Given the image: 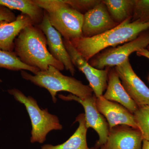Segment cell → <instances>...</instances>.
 Wrapping results in <instances>:
<instances>
[{
	"label": "cell",
	"mask_w": 149,
	"mask_h": 149,
	"mask_svg": "<svg viewBox=\"0 0 149 149\" xmlns=\"http://www.w3.org/2000/svg\"><path fill=\"white\" fill-rule=\"evenodd\" d=\"M137 55L139 56H143L149 59V51L146 49H141L136 52Z\"/></svg>",
	"instance_id": "cell-24"
},
{
	"label": "cell",
	"mask_w": 149,
	"mask_h": 149,
	"mask_svg": "<svg viewBox=\"0 0 149 149\" xmlns=\"http://www.w3.org/2000/svg\"><path fill=\"white\" fill-rule=\"evenodd\" d=\"M141 149H149V141L143 140Z\"/></svg>",
	"instance_id": "cell-25"
},
{
	"label": "cell",
	"mask_w": 149,
	"mask_h": 149,
	"mask_svg": "<svg viewBox=\"0 0 149 149\" xmlns=\"http://www.w3.org/2000/svg\"><path fill=\"white\" fill-rule=\"evenodd\" d=\"M2 82V81L1 80V79H0V83H1V82Z\"/></svg>",
	"instance_id": "cell-28"
},
{
	"label": "cell",
	"mask_w": 149,
	"mask_h": 149,
	"mask_svg": "<svg viewBox=\"0 0 149 149\" xmlns=\"http://www.w3.org/2000/svg\"><path fill=\"white\" fill-rule=\"evenodd\" d=\"M147 48H148V49H148V50L149 51V45L148 46V47H147Z\"/></svg>",
	"instance_id": "cell-26"
},
{
	"label": "cell",
	"mask_w": 149,
	"mask_h": 149,
	"mask_svg": "<svg viewBox=\"0 0 149 149\" xmlns=\"http://www.w3.org/2000/svg\"><path fill=\"white\" fill-rule=\"evenodd\" d=\"M0 5L21 12L29 16L35 25H39L44 18L45 10L34 0H0Z\"/></svg>",
	"instance_id": "cell-17"
},
{
	"label": "cell",
	"mask_w": 149,
	"mask_h": 149,
	"mask_svg": "<svg viewBox=\"0 0 149 149\" xmlns=\"http://www.w3.org/2000/svg\"><path fill=\"white\" fill-rule=\"evenodd\" d=\"M115 70L123 88L137 105H149V88L134 72L129 59Z\"/></svg>",
	"instance_id": "cell-9"
},
{
	"label": "cell",
	"mask_w": 149,
	"mask_h": 149,
	"mask_svg": "<svg viewBox=\"0 0 149 149\" xmlns=\"http://www.w3.org/2000/svg\"><path fill=\"white\" fill-rule=\"evenodd\" d=\"M131 21L149 22V0H135Z\"/></svg>",
	"instance_id": "cell-21"
},
{
	"label": "cell",
	"mask_w": 149,
	"mask_h": 149,
	"mask_svg": "<svg viewBox=\"0 0 149 149\" xmlns=\"http://www.w3.org/2000/svg\"><path fill=\"white\" fill-rule=\"evenodd\" d=\"M96 103L99 111L106 118L109 130L123 125L138 129L133 113L120 104L108 100L103 96L96 98Z\"/></svg>",
	"instance_id": "cell-13"
},
{
	"label": "cell",
	"mask_w": 149,
	"mask_h": 149,
	"mask_svg": "<svg viewBox=\"0 0 149 149\" xmlns=\"http://www.w3.org/2000/svg\"><path fill=\"white\" fill-rule=\"evenodd\" d=\"M60 99L65 101H74L82 105L85 110V124L87 128H92L99 136L95 148L97 149L106 143L109 133L108 123L100 112L96 106V97L95 95L80 98L72 94L67 96L59 95Z\"/></svg>",
	"instance_id": "cell-7"
},
{
	"label": "cell",
	"mask_w": 149,
	"mask_h": 149,
	"mask_svg": "<svg viewBox=\"0 0 149 149\" xmlns=\"http://www.w3.org/2000/svg\"><path fill=\"white\" fill-rule=\"evenodd\" d=\"M17 16L12 10L0 5V22H12L16 19Z\"/></svg>",
	"instance_id": "cell-23"
},
{
	"label": "cell",
	"mask_w": 149,
	"mask_h": 149,
	"mask_svg": "<svg viewBox=\"0 0 149 149\" xmlns=\"http://www.w3.org/2000/svg\"><path fill=\"white\" fill-rule=\"evenodd\" d=\"M21 75L24 80L47 90L54 103L57 102L58 93L62 91L69 92L80 98L93 95V90L89 85H84L74 77L64 75L51 65L47 70L40 71L35 74L21 70Z\"/></svg>",
	"instance_id": "cell-3"
},
{
	"label": "cell",
	"mask_w": 149,
	"mask_h": 149,
	"mask_svg": "<svg viewBox=\"0 0 149 149\" xmlns=\"http://www.w3.org/2000/svg\"><path fill=\"white\" fill-rule=\"evenodd\" d=\"M143 136L139 129L118 125L109 130L106 143L100 149H141Z\"/></svg>",
	"instance_id": "cell-12"
},
{
	"label": "cell",
	"mask_w": 149,
	"mask_h": 149,
	"mask_svg": "<svg viewBox=\"0 0 149 149\" xmlns=\"http://www.w3.org/2000/svg\"><path fill=\"white\" fill-rule=\"evenodd\" d=\"M8 92L26 108L32 124L31 143H43L51 131L62 129V125L57 116L49 113L47 108L41 109L33 97L25 96L21 91L15 88L9 89Z\"/></svg>",
	"instance_id": "cell-5"
},
{
	"label": "cell",
	"mask_w": 149,
	"mask_h": 149,
	"mask_svg": "<svg viewBox=\"0 0 149 149\" xmlns=\"http://www.w3.org/2000/svg\"><path fill=\"white\" fill-rule=\"evenodd\" d=\"M103 97L108 100L120 104L133 114L139 108L123 88L115 69L109 70L107 86Z\"/></svg>",
	"instance_id": "cell-15"
},
{
	"label": "cell",
	"mask_w": 149,
	"mask_h": 149,
	"mask_svg": "<svg viewBox=\"0 0 149 149\" xmlns=\"http://www.w3.org/2000/svg\"><path fill=\"white\" fill-rule=\"evenodd\" d=\"M133 114L143 140L149 141V105L139 107Z\"/></svg>",
	"instance_id": "cell-20"
},
{
	"label": "cell",
	"mask_w": 149,
	"mask_h": 149,
	"mask_svg": "<svg viewBox=\"0 0 149 149\" xmlns=\"http://www.w3.org/2000/svg\"><path fill=\"white\" fill-rule=\"evenodd\" d=\"M75 121L79 123L78 128L67 141L56 146L45 144L41 147V149H91L88 148L87 144L88 129L85 124V114H79Z\"/></svg>",
	"instance_id": "cell-16"
},
{
	"label": "cell",
	"mask_w": 149,
	"mask_h": 149,
	"mask_svg": "<svg viewBox=\"0 0 149 149\" xmlns=\"http://www.w3.org/2000/svg\"><path fill=\"white\" fill-rule=\"evenodd\" d=\"M32 24L34 25L30 17L22 13L12 22H0V50L13 52L16 37L22 29Z\"/></svg>",
	"instance_id": "cell-14"
},
{
	"label": "cell",
	"mask_w": 149,
	"mask_h": 149,
	"mask_svg": "<svg viewBox=\"0 0 149 149\" xmlns=\"http://www.w3.org/2000/svg\"><path fill=\"white\" fill-rule=\"evenodd\" d=\"M110 15L119 24L129 18H132L135 0H104Z\"/></svg>",
	"instance_id": "cell-18"
},
{
	"label": "cell",
	"mask_w": 149,
	"mask_h": 149,
	"mask_svg": "<svg viewBox=\"0 0 149 149\" xmlns=\"http://www.w3.org/2000/svg\"><path fill=\"white\" fill-rule=\"evenodd\" d=\"M14 52L24 64L40 71L50 65L60 71L65 68L50 53L45 35L38 25L32 24L22 30L15 41Z\"/></svg>",
	"instance_id": "cell-2"
},
{
	"label": "cell",
	"mask_w": 149,
	"mask_h": 149,
	"mask_svg": "<svg viewBox=\"0 0 149 149\" xmlns=\"http://www.w3.org/2000/svg\"><path fill=\"white\" fill-rule=\"evenodd\" d=\"M118 24L112 18L105 5L101 1L84 14L83 37L97 36L114 28Z\"/></svg>",
	"instance_id": "cell-10"
},
{
	"label": "cell",
	"mask_w": 149,
	"mask_h": 149,
	"mask_svg": "<svg viewBox=\"0 0 149 149\" xmlns=\"http://www.w3.org/2000/svg\"></svg>",
	"instance_id": "cell-29"
},
{
	"label": "cell",
	"mask_w": 149,
	"mask_h": 149,
	"mask_svg": "<svg viewBox=\"0 0 149 149\" xmlns=\"http://www.w3.org/2000/svg\"><path fill=\"white\" fill-rule=\"evenodd\" d=\"M47 15L53 26L63 37L71 41L83 37L84 14L72 8L64 0H34Z\"/></svg>",
	"instance_id": "cell-4"
},
{
	"label": "cell",
	"mask_w": 149,
	"mask_h": 149,
	"mask_svg": "<svg viewBox=\"0 0 149 149\" xmlns=\"http://www.w3.org/2000/svg\"><path fill=\"white\" fill-rule=\"evenodd\" d=\"M38 26L45 35L50 53L54 58L64 65L66 70L74 75L75 67L65 49L61 34L51 25L45 11L42 21Z\"/></svg>",
	"instance_id": "cell-11"
},
{
	"label": "cell",
	"mask_w": 149,
	"mask_h": 149,
	"mask_svg": "<svg viewBox=\"0 0 149 149\" xmlns=\"http://www.w3.org/2000/svg\"><path fill=\"white\" fill-rule=\"evenodd\" d=\"M129 18L109 31L91 37L70 41L80 55L89 61L100 52L110 47L128 42L149 29V22L131 21Z\"/></svg>",
	"instance_id": "cell-1"
},
{
	"label": "cell",
	"mask_w": 149,
	"mask_h": 149,
	"mask_svg": "<svg viewBox=\"0 0 149 149\" xmlns=\"http://www.w3.org/2000/svg\"><path fill=\"white\" fill-rule=\"evenodd\" d=\"M63 42L72 64L85 74L96 98L102 96L107 86L109 68L100 70L93 67L80 55L69 40L63 38Z\"/></svg>",
	"instance_id": "cell-8"
},
{
	"label": "cell",
	"mask_w": 149,
	"mask_h": 149,
	"mask_svg": "<svg viewBox=\"0 0 149 149\" xmlns=\"http://www.w3.org/2000/svg\"><path fill=\"white\" fill-rule=\"evenodd\" d=\"M0 68L13 71L27 70L35 74L40 71L39 69L26 65L20 60L14 52L0 50Z\"/></svg>",
	"instance_id": "cell-19"
},
{
	"label": "cell",
	"mask_w": 149,
	"mask_h": 149,
	"mask_svg": "<svg viewBox=\"0 0 149 149\" xmlns=\"http://www.w3.org/2000/svg\"><path fill=\"white\" fill-rule=\"evenodd\" d=\"M149 45V32H143L135 40L125 43L122 45L108 49L91 59L92 66L97 69L117 66L128 59L129 56Z\"/></svg>",
	"instance_id": "cell-6"
},
{
	"label": "cell",
	"mask_w": 149,
	"mask_h": 149,
	"mask_svg": "<svg viewBox=\"0 0 149 149\" xmlns=\"http://www.w3.org/2000/svg\"><path fill=\"white\" fill-rule=\"evenodd\" d=\"M91 149H96V148H91Z\"/></svg>",
	"instance_id": "cell-27"
},
{
	"label": "cell",
	"mask_w": 149,
	"mask_h": 149,
	"mask_svg": "<svg viewBox=\"0 0 149 149\" xmlns=\"http://www.w3.org/2000/svg\"><path fill=\"white\" fill-rule=\"evenodd\" d=\"M70 6L80 13L85 12V13L93 8L95 6L100 3L99 0H64ZM83 14V13H82Z\"/></svg>",
	"instance_id": "cell-22"
}]
</instances>
